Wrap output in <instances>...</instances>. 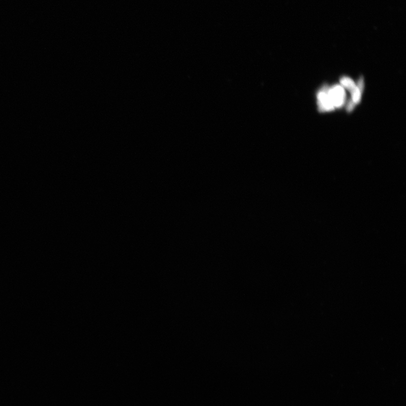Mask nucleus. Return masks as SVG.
<instances>
[{
  "label": "nucleus",
  "mask_w": 406,
  "mask_h": 406,
  "mask_svg": "<svg viewBox=\"0 0 406 406\" xmlns=\"http://www.w3.org/2000/svg\"><path fill=\"white\" fill-rule=\"evenodd\" d=\"M340 83L342 87L348 89L349 92L351 93L352 99L349 102L347 106V110L351 112L353 110L355 106L360 102L364 85L363 78H360L357 86L355 82L351 78L348 77H342Z\"/></svg>",
  "instance_id": "obj_1"
},
{
  "label": "nucleus",
  "mask_w": 406,
  "mask_h": 406,
  "mask_svg": "<svg viewBox=\"0 0 406 406\" xmlns=\"http://www.w3.org/2000/svg\"><path fill=\"white\" fill-rule=\"evenodd\" d=\"M328 93L334 108H340L343 106L346 98L344 87L341 85H334L333 88L329 89Z\"/></svg>",
  "instance_id": "obj_2"
},
{
  "label": "nucleus",
  "mask_w": 406,
  "mask_h": 406,
  "mask_svg": "<svg viewBox=\"0 0 406 406\" xmlns=\"http://www.w3.org/2000/svg\"><path fill=\"white\" fill-rule=\"evenodd\" d=\"M329 88L326 85L324 86L318 94V104L319 110L320 112L331 111L334 110V107L330 99L329 93Z\"/></svg>",
  "instance_id": "obj_3"
}]
</instances>
